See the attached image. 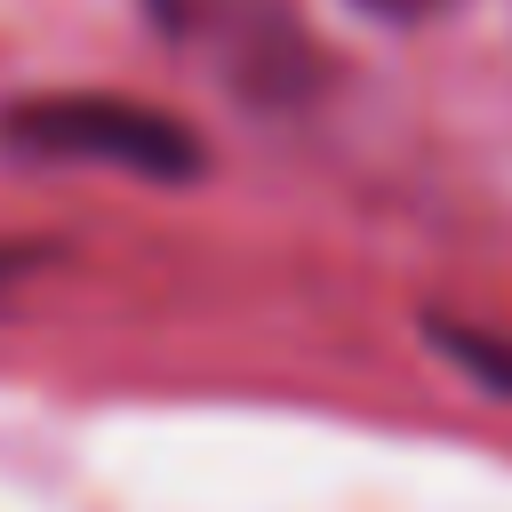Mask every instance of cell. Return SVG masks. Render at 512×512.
<instances>
[{"instance_id":"1","label":"cell","mask_w":512,"mask_h":512,"mask_svg":"<svg viewBox=\"0 0 512 512\" xmlns=\"http://www.w3.org/2000/svg\"><path fill=\"white\" fill-rule=\"evenodd\" d=\"M0 136L32 160H96L128 176H192L200 136L176 112L128 104V96H32L0 112Z\"/></svg>"},{"instance_id":"2","label":"cell","mask_w":512,"mask_h":512,"mask_svg":"<svg viewBox=\"0 0 512 512\" xmlns=\"http://www.w3.org/2000/svg\"><path fill=\"white\" fill-rule=\"evenodd\" d=\"M440 344H448L472 376H488V384H504V392H512V344H496V336H456V328H440Z\"/></svg>"},{"instance_id":"3","label":"cell","mask_w":512,"mask_h":512,"mask_svg":"<svg viewBox=\"0 0 512 512\" xmlns=\"http://www.w3.org/2000/svg\"><path fill=\"white\" fill-rule=\"evenodd\" d=\"M360 16H376V24H432V16H448L456 0H352Z\"/></svg>"},{"instance_id":"4","label":"cell","mask_w":512,"mask_h":512,"mask_svg":"<svg viewBox=\"0 0 512 512\" xmlns=\"http://www.w3.org/2000/svg\"><path fill=\"white\" fill-rule=\"evenodd\" d=\"M152 16H168V24H176V16H184V0H152Z\"/></svg>"}]
</instances>
